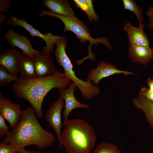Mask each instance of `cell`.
I'll use <instances>...</instances> for the list:
<instances>
[{"label": "cell", "instance_id": "1", "mask_svg": "<svg viewBox=\"0 0 153 153\" xmlns=\"http://www.w3.org/2000/svg\"><path fill=\"white\" fill-rule=\"evenodd\" d=\"M71 80L64 73L58 71L52 75L42 77L21 76L13 84L12 89L17 97L27 101L41 118L43 114L42 102L48 92L54 88H66Z\"/></svg>", "mask_w": 153, "mask_h": 153}, {"label": "cell", "instance_id": "2", "mask_svg": "<svg viewBox=\"0 0 153 153\" xmlns=\"http://www.w3.org/2000/svg\"><path fill=\"white\" fill-rule=\"evenodd\" d=\"M35 113L32 107H29L23 110L18 124L8 131L3 141L13 144L20 148L33 145L44 149L51 146L55 137L41 126Z\"/></svg>", "mask_w": 153, "mask_h": 153}, {"label": "cell", "instance_id": "3", "mask_svg": "<svg viewBox=\"0 0 153 153\" xmlns=\"http://www.w3.org/2000/svg\"><path fill=\"white\" fill-rule=\"evenodd\" d=\"M61 134L62 146L67 153H90L96 135L91 125L79 118L68 120Z\"/></svg>", "mask_w": 153, "mask_h": 153}, {"label": "cell", "instance_id": "4", "mask_svg": "<svg viewBox=\"0 0 153 153\" xmlns=\"http://www.w3.org/2000/svg\"><path fill=\"white\" fill-rule=\"evenodd\" d=\"M55 56L59 65L62 67L64 73L75 84L80 92L82 97L87 100L92 99L100 93V89L97 86L93 85L90 80L86 78V81L78 78L73 70L71 61L67 54L65 48L67 42L65 37L62 36L55 43Z\"/></svg>", "mask_w": 153, "mask_h": 153}, {"label": "cell", "instance_id": "5", "mask_svg": "<svg viewBox=\"0 0 153 153\" xmlns=\"http://www.w3.org/2000/svg\"><path fill=\"white\" fill-rule=\"evenodd\" d=\"M44 16H48L57 18L61 20L63 23L64 28L63 31H71L74 33L76 37L82 43L87 41L90 42V44L88 48L89 55L86 59L89 58L93 60H95V56L91 52V47L93 44L97 46L99 43L105 45L110 50H112L110 42L106 37H102L97 39L91 37L89 30L87 26L76 17H67L47 10L42 8L39 15V17Z\"/></svg>", "mask_w": 153, "mask_h": 153}, {"label": "cell", "instance_id": "6", "mask_svg": "<svg viewBox=\"0 0 153 153\" xmlns=\"http://www.w3.org/2000/svg\"><path fill=\"white\" fill-rule=\"evenodd\" d=\"M10 17L7 22L8 24L13 26L22 27L30 33L32 37H37L41 38L45 41L46 44V46L42 48L43 51L49 53L50 52L55 53L53 50L54 44L61 36L53 35L51 33L43 34L28 23L24 19H19L12 15H10Z\"/></svg>", "mask_w": 153, "mask_h": 153}, {"label": "cell", "instance_id": "7", "mask_svg": "<svg viewBox=\"0 0 153 153\" xmlns=\"http://www.w3.org/2000/svg\"><path fill=\"white\" fill-rule=\"evenodd\" d=\"M65 106V102L64 99L60 96L52 103L45 114V117L47 123L54 130L56 135L59 148L61 149L62 146L61 139L62 124L61 113Z\"/></svg>", "mask_w": 153, "mask_h": 153}, {"label": "cell", "instance_id": "8", "mask_svg": "<svg viewBox=\"0 0 153 153\" xmlns=\"http://www.w3.org/2000/svg\"><path fill=\"white\" fill-rule=\"evenodd\" d=\"M76 87L73 82H71L66 88L59 90V93L60 96L64 100L65 106L62 112L64 120L62 126L64 127L68 120V116L73 109L77 108L88 109L90 106L88 104L83 103L78 101L76 98L74 91Z\"/></svg>", "mask_w": 153, "mask_h": 153}, {"label": "cell", "instance_id": "9", "mask_svg": "<svg viewBox=\"0 0 153 153\" xmlns=\"http://www.w3.org/2000/svg\"><path fill=\"white\" fill-rule=\"evenodd\" d=\"M19 103H14L6 98L0 93V115L9 123L11 128H14L18 124L23 110Z\"/></svg>", "mask_w": 153, "mask_h": 153}, {"label": "cell", "instance_id": "10", "mask_svg": "<svg viewBox=\"0 0 153 153\" xmlns=\"http://www.w3.org/2000/svg\"><path fill=\"white\" fill-rule=\"evenodd\" d=\"M121 73L126 75H136L128 71L118 70L110 63L101 61L99 62L96 68L89 70L86 78L90 80L93 85L97 86L99 81L102 79L114 74Z\"/></svg>", "mask_w": 153, "mask_h": 153}, {"label": "cell", "instance_id": "11", "mask_svg": "<svg viewBox=\"0 0 153 153\" xmlns=\"http://www.w3.org/2000/svg\"><path fill=\"white\" fill-rule=\"evenodd\" d=\"M5 37L11 47H17L21 49L23 55L33 58L34 54L38 51L33 48L27 37L19 34L12 28L6 32Z\"/></svg>", "mask_w": 153, "mask_h": 153}, {"label": "cell", "instance_id": "12", "mask_svg": "<svg viewBox=\"0 0 153 153\" xmlns=\"http://www.w3.org/2000/svg\"><path fill=\"white\" fill-rule=\"evenodd\" d=\"M33 59L37 77L52 75L58 71L49 53L38 50L34 54Z\"/></svg>", "mask_w": 153, "mask_h": 153}, {"label": "cell", "instance_id": "13", "mask_svg": "<svg viewBox=\"0 0 153 153\" xmlns=\"http://www.w3.org/2000/svg\"><path fill=\"white\" fill-rule=\"evenodd\" d=\"M144 27L143 24L139 25L137 27L133 25L130 22H127L124 24L123 30L127 33L129 44L149 46V39L144 32Z\"/></svg>", "mask_w": 153, "mask_h": 153}, {"label": "cell", "instance_id": "14", "mask_svg": "<svg viewBox=\"0 0 153 153\" xmlns=\"http://www.w3.org/2000/svg\"><path fill=\"white\" fill-rule=\"evenodd\" d=\"M20 54L14 47H11L2 52L0 54V65L7 70L11 75L17 76Z\"/></svg>", "mask_w": 153, "mask_h": 153}, {"label": "cell", "instance_id": "15", "mask_svg": "<svg viewBox=\"0 0 153 153\" xmlns=\"http://www.w3.org/2000/svg\"><path fill=\"white\" fill-rule=\"evenodd\" d=\"M129 56L133 62L146 65L152 59V50L149 46L129 44Z\"/></svg>", "mask_w": 153, "mask_h": 153}, {"label": "cell", "instance_id": "16", "mask_svg": "<svg viewBox=\"0 0 153 153\" xmlns=\"http://www.w3.org/2000/svg\"><path fill=\"white\" fill-rule=\"evenodd\" d=\"M44 6L51 12L67 17H75L70 3L66 0H43Z\"/></svg>", "mask_w": 153, "mask_h": 153}, {"label": "cell", "instance_id": "17", "mask_svg": "<svg viewBox=\"0 0 153 153\" xmlns=\"http://www.w3.org/2000/svg\"><path fill=\"white\" fill-rule=\"evenodd\" d=\"M134 105L144 113L146 120L153 129V102L139 95L133 100Z\"/></svg>", "mask_w": 153, "mask_h": 153}, {"label": "cell", "instance_id": "18", "mask_svg": "<svg viewBox=\"0 0 153 153\" xmlns=\"http://www.w3.org/2000/svg\"><path fill=\"white\" fill-rule=\"evenodd\" d=\"M21 76L28 77H37L33 58L20 54L18 64Z\"/></svg>", "mask_w": 153, "mask_h": 153}, {"label": "cell", "instance_id": "19", "mask_svg": "<svg viewBox=\"0 0 153 153\" xmlns=\"http://www.w3.org/2000/svg\"><path fill=\"white\" fill-rule=\"evenodd\" d=\"M76 7L84 11L87 14L89 20L98 21L99 17L94 11L93 1L91 0H74Z\"/></svg>", "mask_w": 153, "mask_h": 153}, {"label": "cell", "instance_id": "20", "mask_svg": "<svg viewBox=\"0 0 153 153\" xmlns=\"http://www.w3.org/2000/svg\"><path fill=\"white\" fill-rule=\"evenodd\" d=\"M125 10L133 12L136 16L139 25L143 24L144 20L143 12L142 8L136 4L134 0H122Z\"/></svg>", "mask_w": 153, "mask_h": 153}, {"label": "cell", "instance_id": "21", "mask_svg": "<svg viewBox=\"0 0 153 153\" xmlns=\"http://www.w3.org/2000/svg\"><path fill=\"white\" fill-rule=\"evenodd\" d=\"M92 153H122L115 145L110 143L103 142L99 144Z\"/></svg>", "mask_w": 153, "mask_h": 153}, {"label": "cell", "instance_id": "22", "mask_svg": "<svg viewBox=\"0 0 153 153\" xmlns=\"http://www.w3.org/2000/svg\"><path fill=\"white\" fill-rule=\"evenodd\" d=\"M17 76H15L10 74L7 69L0 65V86H4L15 81L18 78Z\"/></svg>", "mask_w": 153, "mask_h": 153}, {"label": "cell", "instance_id": "23", "mask_svg": "<svg viewBox=\"0 0 153 153\" xmlns=\"http://www.w3.org/2000/svg\"><path fill=\"white\" fill-rule=\"evenodd\" d=\"M147 84L148 88L143 87L139 93V95L145 97L153 102V76L147 79Z\"/></svg>", "mask_w": 153, "mask_h": 153}, {"label": "cell", "instance_id": "24", "mask_svg": "<svg viewBox=\"0 0 153 153\" xmlns=\"http://www.w3.org/2000/svg\"><path fill=\"white\" fill-rule=\"evenodd\" d=\"M20 149L11 143L3 141L0 144V153H16Z\"/></svg>", "mask_w": 153, "mask_h": 153}, {"label": "cell", "instance_id": "25", "mask_svg": "<svg viewBox=\"0 0 153 153\" xmlns=\"http://www.w3.org/2000/svg\"><path fill=\"white\" fill-rule=\"evenodd\" d=\"M9 131V128L5 122V119L0 115V139L6 136Z\"/></svg>", "mask_w": 153, "mask_h": 153}, {"label": "cell", "instance_id": "26", "mask_svg": "<svg viewBox=\"0 0 153 153\" xmlns=\"http://www.w3.org/2000/svg\"><path fill=\"white\" fill-rule=\"evenodd\" d=\"M146 15L148 17V28L153 31V7L150 6L147 8Z\"/></svg>", "mask_w": 153, "mask_h": 153}, {"label": "cell", "instance_id": "27", "mask_svg": "<svg viewBox=\"0 0 153 153\" xmlns=\"http://www.w3.org/2000/svg\"><path fill=\"white\" fill-rule=\"evenodd\" d=\"M11 1L10 0H0V12L6 13L8 12L10 6Z\"/></svg>", "mask_w": 153, "mask_h": 153}, {"label": "cell", "instance_id": "28", "mask_svg": "<svg viewBox=\"0 0 153 153\" xmlns=\"http://www.w3.org/2000/svg\"><path fill=\"white\" fill-rule=\"evenodd\" d=\"M17 153H44L39 151L26 150L24 148H20Z\"/></svg>", "mask_w": 153, "mask_h": 153}, {"label": "cell", "instance_id": "29", "mask_svg": "<svg viewBox=\"0 0 153 153\" xmlns=\"http://www.w3.org/2000/svg\"><path fill=\"white\" fill-rule=\"evenodd\" d=\"M0 24L6 19V17L3 15L2 13H0Z\"/></svg>", "mask_w": 153, "mask_h": 153}, {"label": "cell", "instance_id": "30", "mask_svg": "<svg viewBox=\"0 0 153 153\" xmlns=\"http://www.w3.org/2000/svg\"><path fill=\"white\" fill-rule=\"evenodd\" d=\"M152 59H153V48H152Z\"/></svg>", "mask_w": 153, "mask_h": 153}]
</instances>
